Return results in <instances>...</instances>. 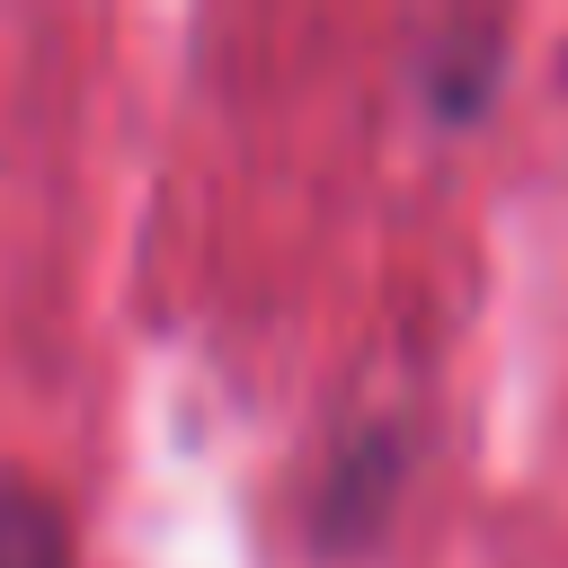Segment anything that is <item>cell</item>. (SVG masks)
<instances>
[{"label": "cell", "mask_w": 568, "mask_h": 568, "mask_svg": "<svg viewBox=\"0 0 568 568\" xmlns=\"http://www.w3.org/2000/svg\"><path fill=\"white\" fill-rule=\"evenodd\" d=\"M390 479H399V435H355L346 453H337V470H328V497H320V515H328V541H355V532H373L382 524V506H390Z\"/></svg>", "instance_id": "1"}, {"label": "cell", "mask_w": 568, "mask_h": 568, "mask_svg": "<svg viewBox=\"0 0 568 568\" xmlns=\"http://www.w3.org/2000/svg\"><path fill=\"white\" fill-rule=\"evenodd\" d=\"M0 568H71V524L27 479L0 488Z\"/></svg>", "instance_id": "2"}]
</instances>
